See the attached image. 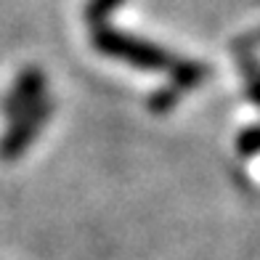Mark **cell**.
I'll return each mask as SVG.
<instances>
[{
  "mask_svg": "<svg viewBox=\"0 0 260 260\" xmlns=\"http://www.w3.org/2000/svg\"><path fill=\"white\" fill-rule=\"evenodd\" d=\"M93 43L96 48L106 56H114L120 61H127L133 67L141 69H168V72L181 82V85H194V82L202 80L205 69L199 64H188V61H178L173 58L168 51L157 48L146 40H138V38H130V35L122 32H114L112 27L106 24H96L93 29Z\"/></svg>",
  "mask_w": 260,
  "mask_h": 260,
  "instance_id": "6da1fadb",
  "label": "cell"
},
{
  "mask_svg": "<svg viewBox=\"0 0 260 260\" xmlns=\"http://www.w3.org/2000/svg\"><path fill=\"white\" fill-rule=\"evenodd\" d=\"M48 114H51V101L45 99L38 106H32V109H27V112H21L19 117H14L11 125H8V133L3 136V141H0V157H3V159L19 157L21 151L32 144V138L38 136V130L45 125Z\"/></svg>",
  "mask_w": 260,
  "mask_h": 260,
  "instance_id": "7a4b0ae2",
  "label": "cell"
},
{
  "mask_svg": "<svg viewBox=\"0 0 260 260\" xmlns=\"http://www.w3.org/2000/svg\"><path fill=\"white\" fill-rule=\"evenodd\" d=\"M45 99H48V96H45V77H43V72H38V69H24V72L16 77L11 93L6 96L3 112H6L8 122H11L14 117H19L21 112L32 109V106H38Z\"/></svg>",
  "mask_w": 260,
  "mask_h": 260,
  "instance_id": "3957f363",
  "label": "cell"
},
{
  "mask_svg": "<svg viewBox=\"0 0 260 260\" xmlns=\"http://www.w3.org/2000/svg\"><path fill=\"white\" fill-rule=\"evenodd\" d=\"M117 3H120V0H93L90 8H88V19L93 21V24H99V21L109 14Z\"/></svg>",
  "mask_w": 260,
  "mask_h": 260,
  "instance_id": "277c9868",
  "label": "cell"
}]
</instances>
